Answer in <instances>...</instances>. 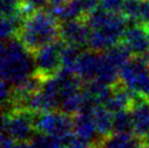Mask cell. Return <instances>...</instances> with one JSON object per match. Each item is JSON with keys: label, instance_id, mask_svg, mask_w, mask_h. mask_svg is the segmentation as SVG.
<instances>
[{"label": "cell", "instance_id": "cell-1", "mask_svg": "<svg viewBox=\"0 0 149 148\" xmlns=\"http://www.w3.org/2000/svg\"><path fill=\"white\" fill-rule=\"evenodd\" d=\"M17 37L32 54L61 39L59 20L49 11L37 10L26 17Z\"/></svg>", "mask_w": 149, "mask_h": 148}, {"label": "cell", "instance_id": "cell-2", "mask_svg": "<svg viewBox=\"0 0 149 148\" xmlns=\"http://www.w3.org/2000/svg\"><path fill=\"white\" fill-rule=\"evenodd\" d=\"M1 78L15 86L35 72L34 57L17 37L2 40L1 44Z\"/></svg>", "mask_w": 149, "mask_h": 148}, {"label": "cell", "instance_id": "cell-3", "mask_svg": "<svg viewBox=\"0 0 149 148\" xmlns=\"http://www.w3.org/2000/svg\"><path fill=\"white\" fill-rule=\"evenodd\" d=\"M36 113L27 109H11L3 111L2 133L17 142H29L34 137Z\"/></svg>", "mask_w": 149, "mask_h": 148}, {"label": "cell", "instance_id": "cell-4", "mask_svg": "<svg viewBox=\"0 0 149 148\" xmlns=\"http://www.w3.org/2000/svg\"><path fill=\"white\" fill-rule=\"evenodd\" d=\"M120 81L135 94L149 98V61L145 56H133L121 70Z\"/></svg>", "mask_w": 149, "mask_h": 148}, {"label": "cell", "instance_id": "cell-5", "mask_svg": "<svg viewBox=\"0 0 149 148\" xmlns=\"http://www.w3.org/2000/svg\"><path fill=\"white\" fill-rule=\"evenodd\" d=\"M74 119L63 111L52 110L36 113L35 128L37 133L56 136L63 140L73 131Z\"/></svg>", "mask_w": 149, "mask_h": 148}, {"label": "cell", "instance_id": "cell-6", "mask_svg": "<svg viewBox=\"0 0 149 148\" xmlns=\"http://www.w3.org/2000/svg\"><path fill=\"white\" fill-rule=\"evenodd\" d=\"M62 39L42 47L33 54L35 72L47 80L56 76L62 69Z\"/></svg>", "mask_w": 149, "mask_h": 148}, {"label": "cell", "instance_id": "cell-7", "mask_svg": "<svg viewBox=\"0 0 149 148\" xmlns=\"http://www.w3.org/2000/svg\"><path fill=\"white\" fill-rule=\"evenodd\" d=\"M127 27L124 26H104L100 29H89V49L97 52H104L110 49L122 41V37Z\"/></svg>", "mask_w": 149, "mask_h": 148}, {"label": "cell", "instance_id": "cell-8", "mask_svg": "<svg viewBox=\"0 0 149 148\" xmlns=\"http://www.w3.org/2000/svg\"><path fill=\"white\" fill-rule=\"evenodd\" d=\"M60 37L66 44L82 49L88 47L89 29L84 19L64 21L60 23Z\"/></svg>", "mask_w": 149, "mask_h": 148}, {"label": "cell", "instance_id": "cell-9", "mask_svg": "<svg viewBox=\"0 0 149 148\" xmlns=\"http://www.w3.org/2000/svg\"><path fill=\"white\" fill-rule=\"evenodd\" d=\"M130 112L132 115L133 133L144 140L149 134V98L136 95Z\"/></svg>", "mask_w": 149, "mask_h": 148}, {"label": "cell", "instance_id": "cell-10", "mask_svg": "<svg viewBox=\"0 0 149 148\" xmlns=\"http://www.w3.org/2000/svg\"><path fill=\"white\" fill-rule=\"evenodd\" d=\"M122 43L126 46L132 56H145L149 51V35L146 27L133 24L125 29Z\"/></svg>", "mask_w": 149, "mask_h": 148}, {"label": "cell", "instance_id": "cell-11", "mask_svg": "<svg viewBox=\"0 0 149 148\" xmlns=\"http://www.w3.org/2000/svg\"><path fill=\"white\" fill-rule=\"evenodd\" d=\"M101 64V54L94 50L82 51L75 68V75L84 83L97 78Z\"/></svg>", "mask_w": 149, "mask_h": 148}, {"label": "cell", "instance_id": "cell-12", "mask_svg": "<svg viewBox=\"0 0 149 148\" xmlns=\"http://www.w3.org/2000/svg\"><path fill=\"white\" fill-rule=\"evenodd\" d=\"M121 13L132 24L149 29V1L148 0H125Z\"/></svg>", "mask_w": 149, "mask_h": 148}, {"label": "cell", "instance_id": "cell-13", "mask_svg": "<svg viewBox=\"0 0 149 148\" xmlns=\"http://www.w3.org/2000/svg\"><path fill=\"white\" fill-rule=\"evenodd\" d=\"M136 95L120 81L118 84L112 86L111 95L104 106H106L113 113L120 110H130Z\"/></svg>", "mask_w": 149, "mask_h": 148}, {"label": "cell", "instance_id": "cell-14", "mask_svg": "<svg viewBox=\"0 0 149 148\" xmlns=\"http://www.w3.org/2000/svg\"><path fill=\"white\" fill-rule=\"evenodd\" d=\"M73 119H74L73 131L76 135L87 140L99 144L101 138H97V135L99 136V134L97 132L95 122L91 117V109L84 110L77 114L73 115Z\"/></svg>", "mask_w": 149, "mask_h": 148}, {"label": "cell", "instance_id": "cell-15", "mask_svg": "<svg viewBox=\"0 0 149 148\" xmlns=\"http://www.w3.org/2000/svg\"><path fill=\"white\" fill-rule=\"evenodd\" d=\"M145 142L134 133H116L101 138L100 148H139Z\"/></svg>", "mask_w": 149, "mask_h": 148}, {"label": "cell", "instance_id": "cell-16", "mask_svg": "<svg viewBox=\"0 0 149 148\" xmlns=\"http://www.w3.org/2000/svg\"><path fill=\"white\" fill-rule=\"evenodd\" d=\"M83 93L91 105H104L112 93V86L98 80H93L83 84Z\"/></svg>", "mask_w": 149, "mask_h": 148}, {"label": "cell", "instance_id": "cell-17", "mask_svg": "<svg viewBox=\"0 0 149 148\" xmlns=\"http://www.w3.org/2000/svg\"><path fill=\"white\" fill-rule=\"evenodd\" d=\"M113 112L104 105H96L91 108V117L95 122L97 132L101 138L113 132Z\"/></svg>", "mask_w": 149, "mask_h": 148}, {"label": "cell", "instance_id": "cell-18", "mask_svg": "<svg viewBox=\"0 0 149 148\" xmlns=\"http://www.w3.org/2000/svg\"><path fill=\"white\" fill-rule=\"evenodd\" d=\"M113 132L133 133L132 115L130 110H120L113 114Z\"/></svg>", "mask_w": 149, "mask_h": 148}, {"label": "cell", "instance_id": "cell-19", "mask_svg": "<svg viewBox=\"0 0 149 148\" xmlns=\"http://www.w3.org/2000/svg\"><path fill=\"white\" fill-rule=\"evenodd\" d=\"M33 148H64L63 140L56 136L37 133L31 140Z\"/></svg>", "mask_w": 149, "mask_h": 148}, {"label": "cell", "instance_id": "cell-20", "mask_svg": "<svg viewBox=\"0 0 149 148\" xmlns=\"http://www.w3.org/2000/svg\"><path fill=\"white\" fill-rule=\"evenodd\" d=\"M63 143H64V148H100L99 144L82 138L75 133L74 134L71 133L70 135L64 137Z\"/></svg>", "mask_w": 149, "mask_h": 148}, {"label": "cell", "instance_id": "cell-21", "mask_svg": "<svg viewBox=\"0 0 149 148\" xmlns=\"http://www.w3.org/2000/svg\"><path fill=\"white\" fill-rule=\"evenodd\" d=\"M22 4L23 0H1V17L22 14Z\"/></svg>", "mask_w": 149, "mask_h": 148}, {"label": "cell", "instance_id": "cell-22", "mask_svg": "<svg viewBox=\"0 0 149 148\" xmlns=\"http://www.w3.org/2000/svg\"><path fill=\"white\" fill-rule=\"evenodd\" d=\"M125 0H100V8L110 12H120L122 11Z\"/></svg>", "mask_w": 149, "mask_h": 148}, {"label": "cell", "instance_id": "cell-23", "mask_svg": "<svg viewBox=\"0 0 149 148\" xmlns=\"http://www.w3.org/2000/svg\"><path fill=\"white\" fill-rule=\"evenodd\" d=\"M15 142L11 137L9 136L8 134H4L2 133L1 134V142H0V148H13V146L15 145Z\"/></svg>", "mask_w": 149, "mask_h": 148}, {"label": "cell", "instance_id": "cell-24", "mask_svg": "<svg viewBox=\"0 0 149 148\" xmlns=\"http://www.w3.org/2000/svg\"><path fill=\"white\" fill-rule=\"evenodd\" d=\"M13 148H33V147H32V144L27 143V142H17L13 146Z\"/></svg>", "mask_w": 149, "mask_h": 148}, {"label": "cell", "instance_id": "cell-25", "mask_svg": "<svg viewBox=\"0 0 149 148\" xmlns=\"http://www.w3.org/2000/svg\"><path fill=\"white\" fill-rule=\"evenodd\" d=\"M144 140H145V143H146V144L149 145V134H148V135H147V136H146L145 138H144Z\"/></svg>", "mask_w": 149, "mask_h": 148}, {"label": "cell", "instance_id": "cell-26", "mask_svg": "<svg viewBox=\"0 0 149 148\" xmlns=\"http://www.w3.org/2000/svg\"><path fill=\"white\" fill-rule=\"evenodd\" d=\"M144 142H145V140H144ZM139 148H149V145H147L146 143H144V144L141 145V146Z\"/></svg>", "mask_w": 149, "mask_h": 148}, {"label": "cell", "instance_id": "cell-27", "mask_svg": "<svg viewBox=\"0 0 149 148\" xmlns=\"http://www.w3.org/2000/svg\"><path fill=\"white\" fill-rule=\"evenodd\" d=\"M147 31H148V35H149V29H147Z\"/></svg>", "mask_w": 149, "mask_h": 148}, {"label": "cell", "instance_id": "cell-28", "mask_svg": "<svg viewBox=\"0 0 149 148\" xmlns=\"http://www.w3.org/2000/svg\"><path fill=\"white\" fill-rule=\"evenodd\" d=\"M148 1H149V0H148Z\"/></svg>", "mask_w": 149, "mask_h": 148}]
</instances>
